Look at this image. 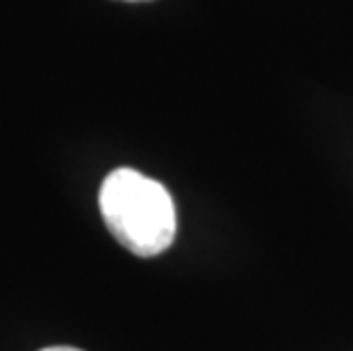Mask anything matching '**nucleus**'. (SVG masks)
Segmentation results:
<instances>
[{
  "label": "nucleus",
  "mask_w": 353,
  "mask_h": 351,
  "mask_svg": "<svg viewBox=\"0 0 353 351\" xmlns=\"http://www.w3.org/2000/svg\"><path fill=\"white\" fill-rule=\"evenodd\" d=\"M99 208L117 242L139 258L167 251L176 237V205L162 183L137 169H114L101 185Z\"/></svg>",
  "instance_id": "1"
},
{
  "label": "nucleus",
  "mask_w": 353,
  "mask_h": 351,
  "mask_svg": "<svg viewBox=\"0 0 353 351\" xmlns=\"http://www.w3.org/2000/svg\"><path fill=\"white\" fill-rule=\"evenodd\" d=\"M41 351H80V349H73V347H48V349H41Z\"/></svg>",
  "instance_id": "2"
},
{
  "label": "nucleus",
  "mask_w": 353,
  "mask_h": 351,
  "mask_svg": "<svg viewBox=\"0 0 353 351\" xmlns=\"http://www.w3.org/2000/svg\"><path fill=\"white\" fill-rule=\"evenodd\" d=\"M125 3H141V0H125Z\"/></svg>",
  "instance_id": "3"
}]
</instances>
